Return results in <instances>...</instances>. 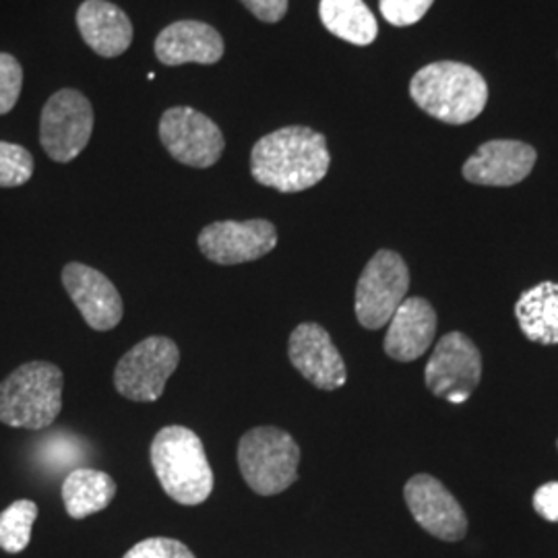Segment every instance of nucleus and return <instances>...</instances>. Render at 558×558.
Here are the masks:
<instances>
[{
  "mask_svg": "<svg viewBox=\"0 0 558 558\" xmlns=\"http://www.w3.org/2000/svg\"><path fill=\"white\" fill-rule=\"evenodd\" d=\"M327 140L308 126H283L260 137L251 151V174L279 193L313 189L327 177Z\"/></svg>",
  "mask_w": 558,
  "mask_h": 558,
  "instance_id": "1",
  "label": "nucleus"
},
{
  "mask_svg": "<svg viewBox=\"0 0 558 558\" xmlns=\"http://www.w3.org/2000/svg\"><path fill=\"white\" fill-rule=\"evenodd\" d=\"M410 96L428 117L447 124L478 119L488 101V85L476 69L442 60L420 69L410 83Z\"/></svg>",
  "mask_w": 558,
  "mask_h": 558,
  "instance_id": "2",
  "label": "nucleus"
},
{
  "mask_svg": "<svg viewBox=\"0 0 558 558\" xmlns=\"http://www.w3.org/2000/svg\"><path fill=\"white\" fill-rule=\"evenodd\" d=\"M151 465L163 493L180 505H201L214 490L203 440L186 426H166L151 440Z\"/></svg>",
  "mask_w": 558,
  "mask_h": 558,
  "instance_id": "3",
  "label": "nucleus"
},
{
  "mask_svg": "<svg viewBox=\"0 0 558 558\" xmlns=\"http://www.w3.org/2000/svg\"><path fill=\"white\" fill-rule=\"evenodd\" d=\"M64 377L57 364L27 362L0 383V422L41 430L59 418Z\"/></svg>",
  "mask_w": 558,
  "mask_h": 558,
  "instance_id": "4",
  "label": "nucleus"
},
{
  "mask_svg": "<svg viewBox=\"0 0 558 558\" xmlns=\"http://www.w3.org/2000/svg\"><path fill=\"white\" fill-rule=\"evenodd\" d=\"M299 442L281 428L259 426L240 439V472L260 497L290 488L299 480Z\"/></svg>",
  "mask_w": 558,
  "mask_h": 558,
  "instance_id": "5",
  "label": "nucleus"
},
{
  "mask_svg": "<svg viewBox=\"0 0 558 558\" xmlns=\"http://www.w3.org/2000/svg\"><path fill=\"white\" fill-rule=\"evenodd\" d=\"M410 271L396 251L383 248L366 263L359 283L354 311L364 329L377 331L396 315L399 304L408 296Z\"/></svg>",
  "mask_w": 558,
  "mask_h": 558,
  "instance_id": "6",
  "label": "nucleus"
},
{
  "mask_svg": "<svg viewBox=\"0 0 558 558\" xmlns=\"http://www.w3.org/2000/svg\"><path fill=\"white\" fill-rule=\"evenodd\" d=\"M94 133V108L77 89L52 94L40 119V143L50 160L69 163L87 147Z\"/></svg>",
  "mask_w": 558,
  "mask_h": 558,
  "instance_id": "7",
  "label": "nucleus"
},
{
  "mask_svg": "<svg viewBox=\"0 0 558 558\" xmlns=\"http://www.w3.org/2000/svg\"><path fill=\"white\" fill-rule=\"evenodd\" d=\"M179 362V345L172 339L163 336L143 339L119 360L114 387L122 398L131 401H158Z\"/></svg>",
  "mask_w": 558,
  "mask_h": 558,
  "instance_id": "8",
  "label": "nucleus"
},
{
  "mask_svg": "<svg viewBox=\"0 0 558 558\" xmlns=\"http://www.w3.org/2000/svg\"><path fill=\"white\" fill-rule=\"evenodd\" d=\"M482 377V356L476 343L465 333L442 336L426 364L424 380L437 398L463 403L472 398Z\"/></svg>",
  "mask_w": 558,
  "mask_h": 558,
  "instance_id": "9",
  "label": "nucleus"
},
{
  "mask_svg": "<svg viewBox=\"0 0 558 558\" xmlns=\"http://www.w3.org/2000/svg\"><path fill=\"white\" fill-rule=\"evenodd\" d=\"M160 140L174 160L191 168H211L220 161L226 147L220 126L186 106L161 114Z\"/></svg>",
  "mask_w": 558,
  "mask_h": 558,
  "instance_id": "10",
  "label": "nucleus"
},
{
  "mask_svg": "<svg viewBox=\"0 0 558 558\" xmlns=\"http://www.w3.org/2000/svg\"><path fill=\"white\" fill-rule=\"evenodd\" d=\"M199 251L218 265H240L269 255L278 244V230L271 221H216L203 228Z\"/></svg>",
  "mask_w": 558,
  "mask_h": 558,
  "instance_id": "11",
  "label": "nucleus"
},
{
  "mask_svg": "<svg viewBox=\"0 0 558 558\" xmlns=\"http://www.w3.org/2000/svg\"><path fill=\"white\" fill-rule=\"evenodd\" d=\"M405 505L420 527L442 542H459L468 532V518L459 500L428 474L408 480L403 488Z\"/></svg>",
  "mask_w": 558,
  "mask_h": 558,
  "instance_id": "12",
  "label": "nucleus"
},
{
  "mask_svg": "<svg viewBox=\"0 0 558 558\" xmlns=\"http://www.w3.org/2000/svg\"><path fill=\"white\" fill-rule=\"evenodd\" d=\"M288 356L300 375L317 389L336 391L348 380L345 364L333 339L317 323H302L292 331Z\"/></svg>",
  "mask_w": 558,
  "mask_h": 558,
  "instance_id": "13",
  "label": "nucleus"
},
{
  "mask_svg": "<svg viewBox=\"0 0 558 558\" xmlns=\"http://www.w3.org/2000/svg\"><path fill=\"white\" fill-rule=\"evenodd\" d=\"M62 286L81 317L96 331H110L122 319V299L117 286L94 267L69 263L62 269Z\"/></svg>",
  "mask_w": 558,
  "mask_h": 558,
  "instance_id": "14",
  "label": "nucleus"
},
{
  "mask_svg": "<svg viewBox=\"0 0 558 558\" xmlns=\"http://www.w3.org/2000/svg\"><path fill=\"white\" fill-rule=\"evenodd\" d=\"M536 158V149L527 143L488 141L463 163V179L482 186H513L530 177Z\"/></svg>",
  "mask_w": 558,
  "mask_h": 558,
  "instance_id": "15",
  "label": "nucleus"
},
{
  "mask_svg": "<svg viewBox=\"0 0 558 558\" xmlns=\"http://www.w3.org/2000/svg\"><path fill=\"white\" fill-rule=\"evenodd\" d=\"M223 38L203 21L182 20L163 27L156 40V57L166 66L189 62L216 64L223 57Z\"/></svg>",
  "mask_w": 558,
  "mask_h": 558,
  "instance_id": "16",
  "label": "nucleus"
},
{
  "mask_svg": "<svg viewBox=\"0 0 558 558\" xmlns=\"http://www.w3.org/2000/svg\"><path fill=\"white\" fill-rule=\"evenodd\" d=\"M437 333V313L428 300L405 299L389 320L385 336V352L398 362L418 360Z\"/></svg>",
  "mask_w": 558,
  "mask_h": 558,
  "instance_id": "17",
  "label": "nucleus"
},
{
  "mask_svg": "<svg viewBox=\"0 0 558 558\" xmlns=\"http://www.w3.org/2000/svg\"><path fill=\"white\" fill-rule=\"evenodd\" d=\"M77 27L83 41L104 59H117L133 44L129 15L108 0H85L77 11Z\"/></svg>",
  "mask_w": 558,
  "mask_h": 558,
  "instance_id": "18",
  "label": "nucleus"
},
{
  "mask_svg": "<svg viewBox=\"0 0 558 558\" xmlns=\"http://www.w3.org/2000/svg\"><path fill=\"white\" fill-rule=\"evenodd\" d=\"M515 317L523 336L542 345L558 343V283L542 281L519 296Z\"/></svg>",
  "mask_w": 558,
  "mask_h": 558,
  "instance_id": "19",
  "label": "nucleus"
},
{
  "mask_svg": "<svg viewBox=\"0 0 558 558\" xmlns=\"http://www.w3.org/2000/svg\"><path fill=\"white\" fill-rule=\"evenodd\" d=\"M117 495V482L94 468H77L62 482V502L73 519H85L106 509Z\"/></svg>",
  "mask_w": 558,
  "mask_h": 558,
  "instance_id": "20",
  "label": "nucleus"
},
{
  "mask_svg": "<svg viewBox=\"0 0 558 558\" xmlns=\"http://www.w3.org/2000/svg\"><path fill=\"white\" fill-rule=\"evenodd\" d=\"M319 15L327 32L354 46L377 40L379 25L364 0H320Z\"/></svg>",
  "mask_w": 558,
  "mask_h": 558,
  "instance_id": "21",
  "label": "nucleus"
},
{
  "mask_svg": "<svg viewBox=\"0 0 558 558\" xmlns=\"http://www.w3.org/2000/svg\"><path fill=\"white\" fill-rule=\"evenodd\" d=\"M38 518V505L34 500L21 499L9 505L0 513V548L17 555L27 548L32 539V527Z\"/></svg>",
  "mask_w": 558,
  "mask_h": 558,
  "instance_id": "22",
  "label": "nucleus"
},
{
  "mask_svg": "<svg viewBox=\"0 0 558 558\" xmlns=\"http://www.w3.org/2000/svg\"><path fill=\"white\" fill-rule=\"evenodd\" d=\"M34 177V156L17 143L0 141V189H15Z\"/></svg>",
  "mask_w": 558,
  "mask_h": 558,
  "instance_id": "23",
  "label": "nucleus"
},
{
  "mask_svg": "<svg viewBox=\"0 0 558 558\" xmlns=\"http://www.w3.org/2000/svg\"><path fill=\"white\" fill-rule=\"evenodd\" d=\"M23 69L13 54L0 52V114H9L20 101Z\"/></svg>",
  "mask_w": 558,
  "mask_h": 558,
  "instance_id": "24",
  "label": "nucleus"
},
{
  "mask_svg": "<svg viewBox=\"0 0 558 558\" xmlns=\"http://www.w3.org/2000/svg\"><path fill=\"white\" fill-rule=\"evenodd\" d=\"M435 0H379L380 15L396 27L418 23Z\"/></svg>",
  "mask_w": 558,
  "mask_h": 558,
  "instance_id": "25",
  "label": "nucleus"
},
{
  "mask_svg": "<svg viewBox=\"0 0 558 558\" xmlns=\"http://www.w3.org/2000/svg\"><path fill=\"white\" fill-rule=\"evenodd\" d=\"M122 558H195V555L172 538H147L135 544Z\"/></svg>",
  "mask_w": 558,
  "mask_h": 558,
  "instance_id": "26",
  "label": "nucleus"
},
{
  "mask_svg": "<svg viewBox=\"0 0 558 558\" xmlns=\"http://www.w3.org/2000/svg\"><path fill=\"white\" fill-rule=\"evenodd\" d=\"M263 23H278L288 13V0H240Z\"/></svg>",
  "mask_w": 558,
  "mask_h": 558,
  "instance_id": "27",
  "label": "nucleus"
},
{
  "mask_svg": "<svg viewBox=\"0 0 558 558\" xmlns=\"http://www.w3.org/2000/svg\"><path fill=\"white\" fill-rule=\"evenodd\" d=\"M534 509L546 521L558 523V482H548L539 486L534 495Z\"/></svg>",
  "mask_w": 558,
  "mask_h": 558,
  "instance_id": "28",
  "label": "nucleus"
}]
</instances>
